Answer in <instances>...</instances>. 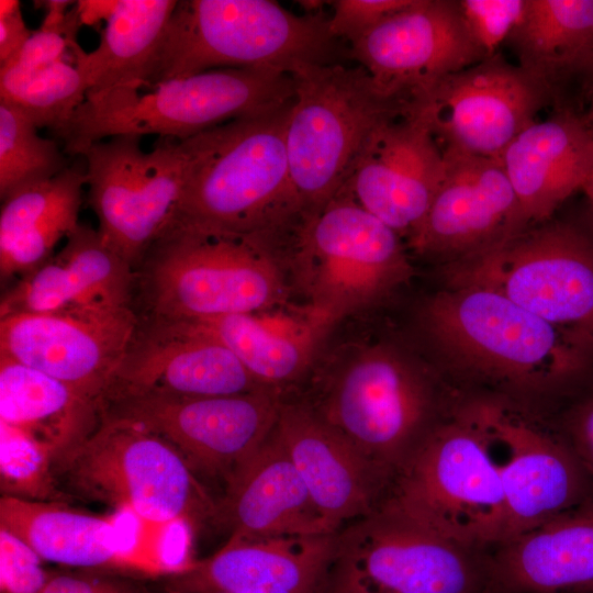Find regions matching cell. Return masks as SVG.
<instances>
[{
	"mask_svg": "<svg viewBox=\"0 0 593 593\" xmlns=\"http://www.w3.org/2000/svg\"><path fill=\"white\" fill-rule=\"evenodd\" d=\"M421 327L457 370L526 393L571 383L590 366L593 336L552 324L503 294L447 286L421 307Z\"/></svg>",
	"mask_w": 593,
	"mask_h": 593,
	"instance_id": "6da1fadb",
	"label": "cell"
},
{
	"mask_svg": "<svg viewBox=\"0 0 593 593\" xmlns=\"http://www.w3.org/2000/svg\"><path fill=\"white\" fill-rule=\"evenodd\" d=\"M291 105L198 134L168 226L269 238L290 233L303 219L286 146Z\"/></svg>",
	"mask_w": 593,
	"mask_h": 593,
	"instance_id": "7a4b0ae2",
	"label": "cell"
},
{
	"mask_svg": "<svg viewBox=\"0 0 593 593\" xmlns=\"http://www.w3.org/2000/svg\"><path fill=\"white\" fill-rule=\"evenodd\" d=\"M147 318L201 321L286 305L277 239L171 225L138 266Z\"/></svg>",
	"mask_w": 593,
	"mask_h": 593,
	"instance_id": "3957f363",
	"label": "cell"
},
{
	"mask_svg": "<svg viewBox=\"0 0 593 593\" xmlns=\"http://www.w3.org/2000/svg\"><path fill=\"white\" fill-rule=\"evenodd\" d=\"M291 72L213 69L148 87L89 91L55 136L64 152L81 155L91 144L119 135L187 139L231 121L276 112L292 104Z\"/></svg>",
	"mask_w": 593,
	"mask_h": 593,
	"instance_id": "277c9868",
	"label": "cell"
},
{
	"mask_svg": "<svg viewBox=\"0 0 593 593\" xmlns=\"http://www.w3.org/2000/svg\"><path fill=\"white\" fill-rule=\"evenodd\" d=\"M300 398L368 460L388 490L439 422L430 378L396 344L348 346Z\"/></svg>",
	"mask_w": 593,
	"mask_h": 593,
	"instance_id": "5b68a950",
	"label": "cell"
},
{
	"mask_svg": "<svg viewBox=\"0 0 593 593\" xmlns=\"http://www.w3.org/2000/svg\"><path fill=\"white\" fill-rule=\"evenodd\" d=\"M322 12L295 14L272 0L178 1L139 87L213 69L291 72L340 63Z\"/></svg>",
	"mask_w": 593,
	"mask_h": 593,
	"instance_id": "8992f818",
	"label": "cell"
},
{
	"mask_svg": "<svg viewBox=\"0 0 593 593\" xmlns=\"http://www.w3.org/2000/svg\"><path fill=\"white\" fill-rule=\"evenodd\" d=\"M379 505L478 549L506 539L501 478L475 401L433 427Z\"/></svg>",
	"mask_w": 593,
	"mask_h": 593,
	"instance_id": "52a82bcc",
	"label": "cell"
},
{
	"mask_svg": "<svg viewBox=\"0 0 593 593\" xmlns=\"http://www.w3.org/2000/svg\"><path fill=\"white\" fill-rule=\"evenodd\" d=\"M286 127L292 186L303 217L343 189L372 133L410 102L384 94L358 64H300Z\"/></svg>",
	"mask_w": 593,
	"mask_h": 593,
	"instance_id": "ba28073f",
	"label": "cell"
},
{
	"mask_svg": "<svg viewBox=\"0 0 593 593\" xmlns=\"http://www.w3.org/2000/svg\"><path fill=\"white\" fill-rule=\"evenodd\" d=\"M281 257L289 282L334 323L380 303L413 273L402 237L344 192L302 219Z\"/></svg>",
	"mask_w": 593,
	"mask_h": 593,
	"instance_id": "9c48e42d",
	"label": "cell"
},
{
	"mask_svg": "<svg viewBox=\"0 0 593 593\" xmlns=\"http://www.w3.org/2000/svg\"><path fill=\"white\" fill-rule=\"evenodd\" d=\"M69 484L152 524H219V505L180 451L163 437L102 415L93 432L55 463Z\"/></svg>",
	"mask_w": 593,
	"mask_h": 593,
	"instance_id": "30bf717a",
	"label": "cell"
},
{
	"mask_svg": "<svg viewBox=\"0 0 593 593\" xmlns=\"http://www.w3.org/2000/svg\"><path fill=\"white\" fill-rule=\"evenodd\" d=\"M445 268L447 286L491 289L593 336V234L578 224L550 219Z\"/></svg>",
	"mask_w": 593,
	"mask_h": 593,
	"instance_id": "8fae6325",
	"label": "cell"
},
{
	"mask_svg": "<svg viewBox=\"0 0 593 593\" xmlns=\"http://www.w3.org/2000/svg\"><path fill=\"white\" fill-rule=\"evenodd\" d=\"M0 527L46 561L148 577H172L193 561V530L183 521L152 524L130 513L89 514L64 502L3 495Z\"/></svg>",
	"mask_w": 593,
	"mask_h": 593,
	"instance_id": "7c38bea8",
	"label": "cell"
},
{
	"mask_svg": "<svg viewBox=\"0 0 593 593\" xmlns=\"http://www.w3.org/2000/svg\"><path fill=\"white\" fill-rule=\"evenodd\" d=\"M141 139L110 137L80 155L97 230L135 271L168 227L197 149V135L182 141L159 137L149 152L142 149Z\"/></svg>",
	"mask_w": 593,
	"mask_h": 593,
	"instance_id": "4fadbf2b",
	"label": "cell"
},
{
	"mask_svg": "<svg viewBox=\"0 0 593 593\" xmlns=\"http://www.w3.org/2000/svg\"><path fill=\"white\" fill-rule=\"evenodd\" d=\"M555 99L548 86L500 53L449 74L411 101L444 153L500 160Z\"/></svg>",
	"mask_w": 593,
	"mask_h": 593,
	"instance_id": "5bb4252c",
	"label": "cell"
},
{
	"mask_svg": "<svg viewBox=\"0 0 593 593\" xmlns=\"http://www.w3.org/2000/svg\"><path fill=\"white\" fill-rule=\"evenodd\" d=\"M490 551L383 505L338 530V556L383 593H486Z\"/></svg>",
	"mask_w": 593,
	"mask_h": 593,
	"instance_id": "9a60e30c",
	"label": "cell"
},
{
	"mask_svg": "<svg viewBox=\"0 0 593 593\" xmlns=\"http://www.w3.org/2000/svg\"><path fill=\"white\" fill-rule=\"evenodd\" d=\"M475 403L501 478L504 541L593 496L591 482L562 430L552 432L504 401Z\"/></svg>",
	"mask_w": 593,
	"mask_h": 593,
	"instance_id": "2e32d148",
	"label": "cell"
},
{
	"mask_svg": "<svg viewBox=\"0 0 593 593\" xmlns=\"http://www.w3.org/2000/svg\"><path fill=\"white\" fill-rule=\"evenodd\" d=\"M283 398L271 390L210 398L128 396L103 415L132 421L176 447L194 470L225 483L276 426Z\"/></svg>",
	"mask_w": 593,
	"mask_h": 593,
	"instance_id": "e0dca14e",
	"label": "cell"
},
{
	"mask_svg": "<svg viewBox=\"0 0 593 593\" xmlns=\"http://www.w3.org/2000/svg\"><path fill=\"white\" fill-rule=\"evenodd\" d=\"M139 318L131 306L0 317V356L42 371L104 409Z\"/></svg>",
	"mask_w": 593,
	"mask_h": 593,
	"instance_id": "ac0fdd59",
	"label": "cell"
},
{
	"mask_svg": "<svg viewBox=\"0 0 593 593\" xmlns=\"http://www.w3.org/2000/svg\"><path fill=\"white\" fill-rule=\"evenodd\" d=\"M269 390L216 336L194 321L139 320L107 394L210 398Z\"/></svg>",
	"mask_w": 593,
	"mask_h": 593,
	"instance_id": "d6986e66",
	"label": "cell"
},
{
	"mask_svg": "<svg viewBox=\"0 0 593 593\" xmlns=\"http://www.w3.org/2000/svg\"><path fill=\"white\" fill-rule=\"evenodd\" d=\"M387 96L411 102L443 77L484 59L457 0H412L348 48Z\"/></svg>",
	"mask_w": 593,
	"mask_h": 593,
	"instance_id": "ffe728a7",
	"label": "cell"
},
{
	"mask_svg": "<svg viewBox=\"0 0 593 593\" xmlns=\"http://www.w3.org/2000/svg\"><path fill=\"white\" fill-rule=\"evenodd\" d=\"M444 155L445 178L423 221L405 242L414 254L446 266L526 227L501 160L450 152Z\"/></svg>",
	"mask_w": 593,
	"mask_h": 593,
	"instance_id": "44dd1931",
	"label": "cell"
},
{
	"mask_svg": "<svg viewBox=\"0 0 593 593\" xmlns=\"http://www.w3.org/2000/svg\"><path fill=\"white\" fill-rule=\"evenodd\" d=\"M445 174L444 152L410 103L372 133L339 192L406 240L426 215Z\"/></svg>",
	"mask_w": 593,
	"mask_h": 593,
	"instance_id": "7402d4cb",
	"label": "cell"
},
{
	"mask_svg": "<svg viewBox=\"0 0 593 593\" xmlns=\"http://www.w3.org/2000/svg\"><path fill=\"white\" fill-rule=\"evenodd\" d=\"M275 430L334 532L384 499L388 485L373 467L304 400H282Z\"/></svg>",
	"mask_w": 593,
	"mask_h": 593,
	"instance_id": "603a6c76",
	"label": "cell"
},
{
	"mask_svg": "<svg viewBox=\"0 0 593 593\" xmlns=\"http://www.w3.org/2000/svg\"><path fill=\"white\" fill-rule=\"evenodd\" d=\"M338 557V532L226 541L169 577L170 593H323Z\"/></svg>",
	"mask_w": 593,
	"mask_h": 593,
	"instance_id": "cb8c5ba5",
	"label": "cell"
},
{
	"mask_svg": "<svg viewBox=\"0 0 593 593\" xmlns=\"http://www.w3.org/2000/svg\"><path fill=\"white\" fill-rule=\"evenodd\" d=\"M135 281V269L98 230L79 223L58 253L7 290L0 317L131 306Z\"/></svg>",
	"mask_w": 593,
	"mask_h": 593,
	"instance_id": "d4e9b609",
	"label": "cell"
},
{
	"mask_svg": "<svg viewBox=\"0 0 593 593\" xmlns=\"http://www.w3.org/2000/svg\"><path fill=\"white\" fill-rule=\"evenodd\" d=\"M226 541L335 533L321 515L275 428L225 483L217 502Z\"/></svg>",
	"mask_w": 593,
	"mask_h": 593,
	"instance_id": "484cf974",
	"label": "cell"
},
{
	"mask_svg": "<svg viewBox=\"0 0 593 593\" xmlns=\"http://www.w3.org/2000/svg\"><path fill=\"white\" fill-rule=\"evenodd\" d=\"M500 160L525 227L540 224L582 190L593 169V134L582 114L561 108L523 130Z\"/></svg>",
	"mask_w": 593,
	"mask_h": 593,
	"instance_id": "4316f807",
	"label": "cell"
},
{
	"mask_svg": "<svg viewBox=\"0 0 593 593\" xmlns=\"http://www.w3.org/2000/svg\"><path fill=\"white\" fill-rule=\"evenodd\" d=\"M593 590V496L490 551L486 593Z\"/></svg>",
	"mask_w": 593,
	"mask_h": 593,
	"instance_id": "83f0119b",
	"label": "cell"
},
{
	"mask_svg": "<svg viewBox=\"0 0 593 593\" xmlns=\"http://www.w3.org/2000/svg\"><path fill=\"white\" fill-rule=\"evenodd\" d=\"M283 306L194 322L227 346L259 384L284 399L312 369L335 323L307 304Z\"/></svg>",
	"mask_w": 593,
	"mask_h": 593,
	"instance_id": "f1b7e54d",
	"label": "cell"
},
{
	"mask_svg": "<svg viewBox=\"0 0 593 593\" xmlns=\"http://www.w3.org/2000/svg\"><path fill=\"white\" fill-rule=\"evenodd\" d=\"M86 166L69 165L55 177L2 201L0 275L7 281L31 273L54 256L57 244L78 226Z\"/></svg>",
	"mask_w": 593,
	"mask_h": 593,
	"instance_id": "f546056e",
	"label": "cell"
},
{
	"mask_svg": "<svg viewBox=\"0 0 593 593\" xmlns=\"http://www.w3.org/2000/svg\"><path fill=\"white\" fill-rule=\"evenodd\" d=\"M103 406L66 383L0 356V422L47 444L55 463L89 436Z\"/></svg>",
	"mask_w": 593,
	"mask_h": 593,
	"instance_id": "4dcf8cb0",
	"label": "cell"
},
{
	"mask_svg": "<svg viewBox=\"0 0 593 593\" xmlns=\"http://www.w3.org/2000/svg\"><path fill=\"white\" fill-rule=\"evenodd\" d=\"M506 45L518 66L553 92L593 49V0H526Z\"/></svg>",
	"mask_w": 593,
	"mask_h": 593,
	"instance_id": "1f68e13d",
	"label": "cell"
},
{
	"mask_svg": "<svg viewBox=\"0 0 593 593\" xmlns=\"http://www.w3.org/2000/svg\"><path fill=\"white\" fill-rule=\"evenodd\" d=\"M177 0H118L99 45L75 61L89 91L139 87L167 30ZM88 91V92H89Z\"/></svg>",
	"mask_w": 593,
	"mask_h": 593,
	"instance_id": "d6a6232c",
	"label": "cell"
},
{
	"mask_svg": "<svg viewBox=\"0 0 593 593\" xmlns=\"http://www.w3.org/2000/svg\"><path fill=\"white\" fill-rule=\"evenodd\" d=\"M89 86L66 58L38 69L0 67V101L22 111L38 127L57 134L86 100Z\"/></svg>",
	"mask_w": 593,
	"mask_h": 593,
	"instance_id": "836d02e7",
	"label": "cell"
},
{
	"mask_svg": "<svg viewBox=\"0 0 593 593\" xmlns=\"http://www.w3.org/2000/svg\"><path fill=\"white\" fill-rule=\"evenodd\" d=\"M69 166L67 154L18 108L0 101V198L48 180Z\"/></svg>",
	"mask_w": 593,
	"mask_h": 593,
	"instance_id": "e575fe53",
	"label": "cell"
},
{
	"mask_svg": "<svg viewBox=\"0 0 593 593\" xmlns=\"http://www.w3.org/2000/svg\"><path fill=\"white\" fill-rule=\"evenodd\" d=\"M0 486L3 495L63 502L55 481L51 447L15 426L0 422Z\"/></svg>",
	"mask_w": 593,
	"mask_h": 593,
	"instance_id": "d590c367",
	"label": "cell"
},
{
	"mask_svg": "<svg viewBox=\"0 0 593 593\" xmlns=\"http://www.w3.org/2000/svg\"><path fill=\"white\" fill-rule=\"evenodd\" d=\"M457 1L467 32L485 58L500 53L526 5V0Z\"/></svg>",
	"mask_w": 593,
	"mask_h": 593,
	"instance_id": "8d00e7d4",
	"label": "cell"
},
{
	"mask_svg": "<svg viewBox=\"0 0 593 593\" xmlns=\"http://www.w3.org/2000/svg\"><path fill=\"white\" fill-rule=\"evenodd\" d=\"M42 560L24 540L0 527L1 593H41L52 577Z\"/></svg>",
	"mask_w": 593,
	"mask_h": 593,
	"instance_id": "74e56055",
	"label": "cell"
},
{
	"mask_svg": "<svg viewBox=\"0 0 593 593\" xmlns=\"http://www.w3.org/2000/svg\"><path fill=\"white\" fill-rule=\"evenodd\" d=\"M412 0H336L329 2L328 18L332 35L350 45L358 42L382 20L407 7Z\"/></svg>",
	"mask_w": 593,
	"mask_h": 593,
	"instance_id": "f35d334b",
	"label": "cell"
},
{
	"mask_svg": "<svg viewBox=\"0 0 593 593\" xmlns=\"http://www.w3.org/2000/svg\"><path fill=\"white\" fill-rule=\"evenodd\" d=\"M79 27V24H74L64 30L38 29L32 33L20 52L1 66L38 69L65 59L69 49H72L74 53L80 49L76 42Z\"/></svg>",
	"mask_w": 593,
	"mask_h": 593,
	"instance_id": "ab89813d",
	"label": "cell"
},
{
	"mask_svg": "<svg viewBox=\"0 0 593 593\" xmlns=\"http://www.w3.org/2000/svg\"><path fill=\"white\" fill-rule=\"evenodd\" d=\"M562 433L593 488V392L570 410L566 416Z\"/></svg>",
	"mask_w": 593,
	"mask_h": 593,
	"instance_id": "60d3db41",
	"label": "cell"
},
{
	"mask_svg": "<svg viewBox=\"0 0 593 593\" xmlns=\"http://www.w3.org/2000/svg\"><path fill=\"white\" fill-rule=\"evenodd\" d=\"M41 593H130L109 580L79 574L52 575Z\"/></svg>",
	"mask_w": 593,
	"mask_h": 593,
	"instance_id": "b9f144b4",
	"label": "cell"
},
{
	"mask_svg": "<svg viewBox=\"0 0 593 593\" xmlns=\"http://www.w3.org/2000/svg\"><path fill=\"white\" fill-rule=\"evenodd\" d=\"M323 593H383L371 585L348 559L338 556Z\"/></svg>",
	"mask_w": 593,
	"mask_h": 593,
	"instance_id": "7bdbcfd3",
	"label": "cell"
},
{
	"mask_svg": "<svg viewBox=\"0 0 593 593\" xmlns=\"http://www.w3.org/2000/svg\"><path fill=\"white\" fill-rule=\"evenodd\" d=\"M32 33L21 11L0 19V66L7 64L20 52Z\"/></svg>",
	"mask_w": 593,
	"mask_h": 593,
	"instance_id": "ee69618b",
	"label": "cell"
},
{
	"mask_svg": "<svg viewBox=\"0 0 593 593\" xmlns=\"http://www.w3.org/2000/svg\"><path fill=\"white\" fill-rule=\"evenodd\" d=\"M118 0H80L75 8L80 25H96L102 20L107 21L116 5Z\"/></svg>",
	"mask_w": 593,
	"mask_h": 593,
	"instance_id": "f6af8a7d",
	"label": "cell"
},
{
	"mask_svg": "<svg viewBox=\"0 0 593 593\" xmlns=\"http://www.w3.org/2000/svg\"><path fill=\"white\" fill-rule=\"evenodd\" d=\"M21 11V4L18 0H0V19L10 16Z\"/></svg>",
	"mask_w": 593,
	"mask_h": 593,
	"instance_id": "bcb514c9",
	"label": "cell"
},
{
	"mask_svg": "<svg viewBox=\"0 0 593 593\" xmlns=\"http://www.w3.org/2000/svg\"><path fill=\"white\" fill-rule=\"evenodd\" d=\"M579 75H585L593 78V49L588 56V58L584 60Z\"/></svg>",
	"mask_w": 593,
	"mask_h": 593,
	"instance_id": "7dc6e473",
	"label": "cell"
},
{
	"mask_svg": "<svg viewBox=\"0 0 593 593\" xmlns=\"http://www.w3.org/2000/svg\"><path fill=\"white\" fill-rule=\"evenodd\" d=\"M582 190L585 192L593 212V169L585 181Z\"/></svg>",
	"mask_w": 593,
	"mask_h": 593,
	"instance_id": "c3c4849f",
	"label": "cell"
},
{
	"mask_svg": "<svg viewBox=\"0 0 593 593\" xmlns=\"http://www.w3.org/2000/svg\"><path fill=\"white\" fill-rule=\"evenodd\" d=\"M583 119L593 134V91H592V97H591L590 110L586 114H583Z\"/></svg>",
	"mask_w": 593,
	"mask_h": 593,
	"instance_id": "681fc988",
	"label": "cell"
},
{
	"mask_svg": "<svg viewBox=\"0 0 593 593\" xmlns=\"http://www.w3.org/2000/svg\"><path fill=\"white\" fill-rule=\"evenodd\" d=\"M204 593H222V592H204Z\"/></svg>",
	"mask_w": 593,
	"mask_h": 593,
	"instance_id": "f907efd6",
	"label": "cell"
},
{
	"mask_svg": "<svg viewBox=\"0 0 593 593\" xmlns=\"http://www.w3.org/2000/svg\"><path fill=\"white\" fill-rule=\"evenodd\" d=\"M585 593H593V590H591V591H588V592H585Z\"/></svg>",
	"mask_w": 593,
	"mask_h": 593,
	"instance_id": "816d5d0a",
	"label": "cell"
}]
</instances>
